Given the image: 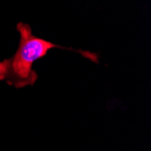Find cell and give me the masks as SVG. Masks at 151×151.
Returning a JSON list of instances; mask_svg holds the SVG:
<instances>
[{
	"label": "cell",
	"instance_id": "cell-1",
	"mask_svg": "<svg viewBox=\"0 0 151 151\" xmlns=\"http://www.w3.org/2000/svg\"><path fill=\"white\" fill-rule=\"evenodd\" d=\"M17 29L20 35V39L16 52L10 58L0 61V81H6L8 85L16 89L33 86L35 83L38 74L33 69L34 63L45 57L53 48L76 52L93 63H99V55L95 52L61 46L35 36L28 24L19 22L17 24Z\"/></svg>",
	"mask_w": 151,
	"mask_h": 151
}]
</instances>
